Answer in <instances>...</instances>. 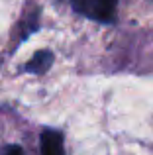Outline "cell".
I'll return each mask as SVG.
<instances>
[{
  "instance_id": "1",
  "label": "cell",
  "mask_w": 153,
  "mask_h": 155,
  "mask_svg": "<svg viewBox=\"0 0 153 155\" xmlns=\"http://www.w3.org/2000/svg\"><path fill=\"white\" fill-rule=\"evenodd\" d=\"M73 10L94 22H112L116 16L118 0H71Z\"/></svg>"
},
{
  "instance_id": "2",
  "label": "cell",
  "mask_w": 153,
  "mask_h": 155,
  "mask_svg": "<svg viewBox=\"0 0 153 155\" xmlns=\"http://www.w3.org/2000/svg\"><path fill=\"white\" fill-rule=\"evenodd\" d=\"M41 155H65L61 132H57V130H43V134H41Z\"/></svg>"
},
{
  "instance_id": "3",
  "label": "cell",
  "mask_w": 153,
  "mask_h": 155,
  "mask_svg": "<svg viewBox=\"0 0 153 155\" xmlns=\"http://www.w3.org/2000/svg\"><path fill=\"white\" fill-rule=\"evenodd\" d=\"M51 63H53V53L47 51V49H41V51H37L30 61H28L26 71L34 73V75H41V73H45L47 69L51 67Z\"/></svg>"
},
{
  "instance_id": "4",
  "label": "cell",
  "mask_w": 153,
  "mask_h": 155,
  "mask_svg": "<svg viewBox=\"0 0 153 155\" xmlns=\"http://www.w3.org/2000/svg\"><path fill=\"white\" fill-rule=\"evenodd\" d=\"M2 155H24V151H22L20 145H8V147L4 149Z\"/></svg>"
}]
</instances>
